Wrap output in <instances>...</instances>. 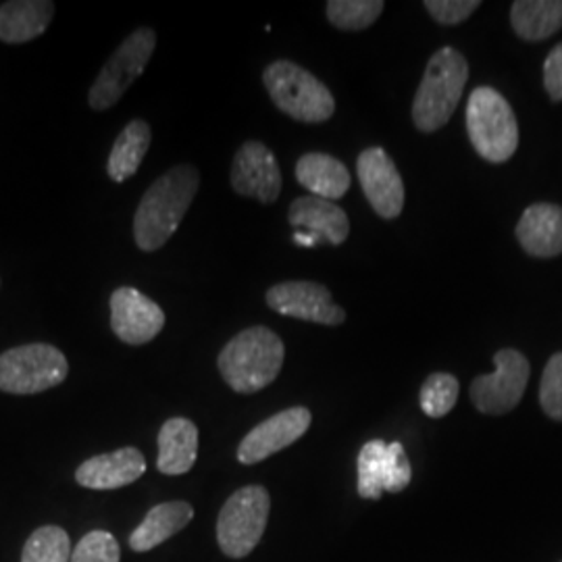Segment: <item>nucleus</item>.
<instances>
[{"label": "nucleus", "instance_id": "f8f14e48", "mask_svg": "<svg viewBox=\"0 0 562 562\" xmlns=\"http://www.w3.org/2000/svg\"><path fill=\"white\" fill-rule=\"evenodd\" d=\"M357 173L373 211L383 220H396L404 206V181L392 157L380 146L367 148L359 155Z\"/></svg>", "mask_w": 562, "mask_h": 562}, {"label": "nucleus", "instance_id": "2f4dec72", "mask_svg": "<svg viewBox=\"0 0 562 562\" xmlns=\"http://www.w3.org/2000/svg\"><path fill=\"white\" fill-rule=\"evenodd\" d=\"M543 86L552 101H562V42L550 50L543 63Z\"/></svg>", "mask_w": 562, "mask_h": 562}, {"label": "nucleus", "instance_id": "f03ea898", "mask_svg": "<svg viewBox=\"0 0 562 562\" xmlns=\"http://www.w3.org/2000/svg\"><path fill=\"white\" fill-rule=\"evenodd\" d=\"M285 359L280 336L255 325L225 344L217 367L225 383L238 394H257L276 382Z\"/></svg>", "mask_w": 562, "mask_h": 562}, {"label": "nucleus", "instance_id": "423d86ee", "mask_svg": "<svg viewBox=\"0 0 562 562\" xmlns=\"http://www.w3.org/2000/svg\"><path fill=\"white\" fill-rule=\"evenodd\" d=\"M69 362L57 346L25 344L0 355V392L30 396L65 382Z\"/></svg>", "mask_w": 562, "mask_h": 562}, {"label": "nucleus", "instance_id": "9d476101", "mask_svg": "<svg viewBox=\"0 0 562 562\" xmlns=\"http://www.w3.org/2000/svg\"><path fill=\"white\" fill-rule=\"evenodd\" d=\"M265 301L276 313L302 322L341 325L346 313L331 301V292L315 281H283L267 290Z\"/></svg>", "mask_w": 562, "mask_h": 562}, {"label": "nucleus", "instance_id": "6ab92c4d", "mask_svg": "<svg viewBox=\"0 0 562 562\" xmlns=\"http://www.w3.org/2000/svg\"><path fill=\"white\" fill-rule=\"evenodd\" d=\"M199 457V427L190 419L173 417L159 431L157 469L162 475L188 473Z\"/></svg>", "mask_w": 562, "mask_h": 562}, {"label": "nucleus", "instance_id": "c756f323", "mask_svg": "<svg viewBox=\"0 0 562 562\" xmlns=\"http://www.w3.org/2000/svg\"><path fill=\"white\" fill-rule=\"evenodd\" d=\"M413 480V469L406 457V450L401 442L387 443L385 448V469H383V485L385 492L398 494L408 487Z\"/></svg>", "mask_w": 562, "mask_h": 562}, {"label": "nucleus", "instance_id": "ddd939ff", "mask_svg": "<svg viewBox=\"0 0 562 562\" xmlns=\"http://www.w3.org/2000/svg\"><path fill=\"white\" fill-rule=\"evenodd\" d=\"M232 188L236 194L265 204L280 199L281 171L276 155L259 140L244 142L232 165Z\"/></svg>", "mask_w": 562, "mask_h": 562}, {"label": "nucleus", "instance_id": "2eb2a0df", "mask_svg": "<svg viewBox=\"0 0 562 562\" xmlns=\"http://www.w3.org/2000/svg\"><path fill=\"white\" fill-rule=\"evenodd\" d=\"M146 473V459L138 448L127 446L109 454L92 457L81 462L76 471V482L88 490H120L138 482Z\"/></svg>", "mask_w": 562, "mask_h": 562}, {"label": "nucleus", "instance_id": "0eeeda50", "mask_svg": "<svg viewBox=\"0 0 562 562\" xmlns=\"http://www.w3.org/2000/svg\"><path fill=\"white\" fill-rule=\"evenodd\" d=\"M271 498L262 485H246L223 504L217 519V542L225 557L244 559L261 542L269 521Z\"/></svg>", "mask_w": 562, "mask_h": 562}, {"label": "nucleus", "instance_id": "393cba45", "mask_svg": "<svg viewBox=\"0 0 562 562\" xmlns=\"http://www.w3.org/2000/svg\"><path fill=\"white\" fill-rule=\"evenodd\" d=\"M383 7L382 0H329L327 20L338 30L359 32L380 20Z\"/></svg>", "mask_w": 562, "mask_h": 562}, {"label": "nucleus", "instance_id": "a211bd4d", "mask_svg": "<svg viewBox=\"0 0 562 562\" xmlns=\"http://www.w3.org/2000/svg\"><path fill=\"white\" fill-rule=\"evenodd\" d=\"M55 15L50 0H11L0 4V41L23 44L42 36Z\"/></svg>", "mask_w": 562, "mask_h": 562}, {"label": "nucleus", "instance_id": "f257e3e1", "mask_svg": "<svg viewBox=\"0 0 562 562\" xmlns=\"http://www.w3.org/2000/svg\"><path fill=\"white\" fill-rule=\"evenodd\" d=\"M201 186V173L192 165H176L142 196L134 217V238L144 252L162 248L178 232Z\"/></svg>", "mask_w": 562, "mask_h": 562}, {"label": "nucleus", "instance_id": "7c9ffc66", "mask_svg": "<svg viewBox=\"0 0 562 562\" xmlns=\"http://www.w3.org/2000/svg\"><path fill=\"white\" fill-rule=\"evenodd\" d=\"M423 7L438 23L457 25L469 20L482 7V2L480 0H425Z\"/></svg>", "mask_w": 562, "mask_h": 562}, {"label": "nucleus", "instance_id": "1a4fd4ad", "mask_svg": "<svg viewBox=\"0 0 562 562\" xmlns=\"http://www.w3.org/2000/svg\"><path fill=\"white\" fill-rule=\"evenodd\" d=\"M496 371L480 375L471 383V401L483 415L510 413L527 390L531 367L519 350L504 348L494 355Z\"/></svg>", "mask_w": 562, "mask_h": 562}, {"label": "nucleus", "instance_id": "20e7f679", "mask_svg": "<svg viewBox=\"0 0 562 562\" xmlns=\"http://www.w3.org/2000/svg\"><path fill=\"white\" fill-rule=\"evenodd\" d=\"M467 132L477 155L490 162H506L519 146V123L513 106L494 88H475L467 102Z\"/></svg>", "mask_w": 562, "mask_h": 562}, {"label": "nucleus", "instance_id": "aec40b11", "mask_svg": "<svg viewBox=\"0 0 562 562\" xmlns=\"http://www.w3.org/2000/svg\"><path fill=\"white\" fill-rule=\"evenodd\" d=\"M296 180L313 196L338 201L350 190V171L344 162L325 153H306L296 162Z\"/></svg>", "mask_w": 562, "mask_h": 562}, {"label": "nucleus", "instance_id": "c85d7f7f", "mask_svg": "<svg viewBox=\"0 0 562 562\" xmlns=\"http://www.w3.org/2000/svg\"><path fill=\"white\" fill-rule=\"evenodd\" d=\"M540 404L550 419L562 422V352L554 355L543 369Z\"/></svg>", "mask_w": 562, "mask_h": 562}, {"label": "nucleus", "instance_id": "4be33fe9", "mask_svg": "<svg viewBox=\"0 0 562 562\" xmlns=\"http://www.w3.org/2000/svg\"><path fill=\"white\" fill-rule=\"evenodd\" d=\"M150 125L146 121H130L117 140L113 144V150L109 155L106 162V173L115 183H123L130 180L132 176H136V171L140 169L142 161L150 148Z\"/></svg>", "mask_w": 562, "mask_h": 562}, {"label": "nucleus", "instance_id": "9b49d317", "mask_svg": "<svg viewBox=\"0 0 562 562\" xmlns=\"http://www.w3.org/2000/svg\"><path fill=\"white\" fill-rule=\"evenodd\" d=\"M313 415L304 406L285 408L278 415L259 423L238 446V461L241 464H257L288 446L299 442L308 431Z\"/></svg>", "mask_w": 562, "mask_h": 562}, {"label": "nucleus", "instance_id": "6e6552de", "mask_svg": "<svg viewBox=\"0 0 562 562\" xmlns=\"http://www.w3.org/2000/svg\"><path fill=\"white\" fill-rule=\"evenodd\" d=\"M157 48V34L140 27L121 42L120 48L104 63L99 78L92 83L88 102L94 111H106L121 101L130 86L140 78Z\"/></svg>", "mask_w": 562, "mask_h": 562}, {"label": "nucleus", "instance_id": "a878e982", "mask_svg": "<svg viewBox=\"0 0 562 562\" xmlns=\"http://www.w3.org/2000/svg\"><path fill=\"white\" fill-rule=\"evenodd\" d=\"M459 380L450 373H431L419 392L423 413L431 419L446 417L459 401Z\"/></svg>", "mask_w": 562, "mask_h": 562}, {"label": "nucleus", "instance_id": "5701e85b", "mask_svg": "<svg viewBox=\"0 0 562 562\" xmlns=\"http://www.w3.org/2000/svg\"><path fill=\"white\" fill-rule=\"evenodd\" d=\"M510 23L522 41H546L562 27V0H517Z\"/></svg>", "mask_w": 562, "mask_h": 562}, {"label": "nucleus", "instance_id": "412c9836", "mask_svg": "<svg viewBox=\"0 0 562 562\" xmlns=\"http://www.w3.org/2000/svg\"><path fill=\"white\" fill-rule=\"evenodd\" d=\"M192 519H194L192 504L183 501L157 504L155 508L148 510L144 521L132 531L130 546L136 552H148L167 542L169 538H173L176 533H180Z\"/></svg>", "mask_w": 562, "mask_h": 562}, {"label": "nucleus", "instance_id": "39448f33", "mask_svg": "<svg viewBox=\"0 0 562 562\" xmlns=\"http://www.w3.org/2000/svg\"><path fill=\"white\" fill-rule=\"evenodd\" d=\"M262 83L276 106L292 120L322 123L336 111L329 88L292 60L271 63L262 74Z\"/></svg>", "mask_w": 562, "mask_h": 562}, {"label": "nucleus", "instance_id": "bb28decb", "mask_svg": "<svg viewBox=\"0 0 562 562\" xmlns=\"http://www.w3.org/2000/svg\"><path fill=\"white\" fill-rule=\"evenodd\" d=\"M385 448L383 440L364 443L359 454V496L364 501H380L385 492L383 469H385Z\"/></svg>", "mask_w": 562, "mask_h": 562}, {"label": "nucleus", "instance_id": "4468645a", "mask_svg": "<svg viewBox=\"0 0 562 562\" xmlns=\"http://www.w3.org/2000/svg\"><path fill=\"white\" fill-rule=\"evenodd\" d=\"M111 327L123 344L142 346L161 334L165 313L140 290L120 288L111 294Z\"/></svg>", "mask_w": 562, "mask_h": 562}, {"label": "nucleus", "instance_id": "dca6fc26", "mask_svg": "<svg viewBox=\"0 0 562 562\" xmlns=\"http://www.w3.org/2000/svg\"><path fill=\"white\" fill-rule=\"evenodd\" d=\"M290 223L296 232L313 236L317 244H331L340 246L350 234L348 215L341 211L336 202L317 199V196H302L290 204Z\"/></svg>", "mask_w": 562, "mask_h": 562}, {"label": "nucleus", "instance_id": "b1692460", "mask_svg": "<svg viewBox=\"0 0 562 562\" xmlns=\"http://www.w3.org/2000/svg\"><path fill=\"white\" fill-rule=\"evenodd\" d=\"M71 540L57 525L36 529L21 552V562H71Z\"/></svg>", "mask_w": 562, "mask_h": 562}, {"label": "nucleus", "instance_id": "f3484780", "mask_svg": "<svg viewBox=\"0 0 562 562\" xmlns=\"http://www.w3.org/2000/svg\"><path fill=\"white\" fill-rule=\"evenodd\" d=\"M522 250L538 259H552L562 252V206L538 202L525 209L517 223Z\"/></svg>", "mask_w": 562, "mask_h": 562}, {"label": "nucleus", "instance_id": "7ed1b4c3", "mask_svg": "<svg viewBox=\"0 0 562 562\" xmlns=\"http://www.w3.org/2000/svg\"><path fill=\"white\" fill-rule=\"evenodd\" d=\"M469 80V63L452 46L440 48L425 69L413 101V121L419 132L431 134L454 115Z\"/></svg>", "mask_w": 562, "mask_h": 562}, {"label": "nucleus", "instance_id": "cd10ccee", "mask_svg": "<svg viewBox=\"0 0 562 562\" xmlns=\"http://www.w3.org/2000/svg\"><path fill=\"white\" fill-rule=\"evenodd\" d=\"M120 543L109 531H90L76 543L71 552V562H120Z\"/></svg>", "mask_w": 562, "mask_h": 562}]
</instances>
